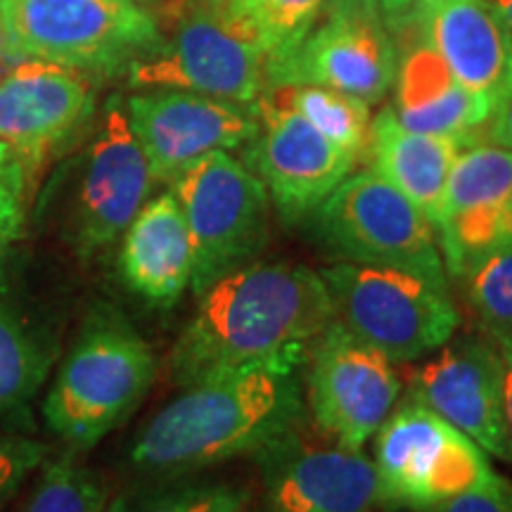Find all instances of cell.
Listing matches in <instances>:
<instances>
[{
    "label": "cell",
    "instance_id": "cell-14",
    "mask_svg": "<svg viewBox=\"0 0 512 512\" xmlns=\"http://www.w3.org/2000/svg\"><path fill=\"white\" fill-rule=\"evenodd\" d=\"M266 512H375V465L323 437L306 415L254 453Z\"/></svg>",
    "mask_w": 512,
    "mask_h": 512
},
{
    "label": "cell",
    "instance_id": "cell-15",
    "mask_svg": "<svg viewBox=\"0 0 512 512\" xmlns=\"http://www.w3.org/2000/svg\"><path fill=\"white\" fill-rule=\"evenodd\" d=\"M124 107L152 176L166 185L207 155L240 150L259 131L256 102L240 105L178 88H140Z\"/></svg>",
    "mask_w": 512,
    "mask_h": 512
},
{
    "label": "cell",
    "instance_id": "cell-11",
    "mask_svg": "<svg viewBox=\"0 0 512 512\" xmlns=\"http://www.w3.org/2000/svg\"><path fill=\"white\" fill-rule=\"evenodd\" d=\"M188 221L195 266L190 290L200 297L223 275L252 264L268 242V192L230 152L195 162L169 185Z\"/></svg>",
    "mask_w": 512,
    "mask_h": 512
},
{
    "label": "cell",
    "instance_id": "cell-38",
    "mask_svg": "<svg viewBox=\"0 0 512 512\" xmlns=\"http://www.w3.org/2000/svg\"><path fill=\"white\" fill-rule=\"evenodd\" d=\"M133 3H140V5H152V3H157V0H133Z\"/></svg>",
    "mask_w": 512,
    "mask_h": 512
},
{
    "label": "cell",
    "instance_id": "cell-13",
    "mask_svg": "<svg viewBox=\"0 0 512 512\" xmlns=\"http://www.w3.org/2000/svg\"><path fill=\"white\" fill-rule=\"evenodd\" d=\"M93 119L95 79L79 69L27 57L0 74V145L29 195Z\"/></svg>",
    "mask_w": 512,
    "mask_h": 512
},
{
    "label": "cell",
    "instance_id": "cell-8",
    "mask_svg": "<svg viewBox=\"0 0 512 512\" xmlns=\"http://www.w3.org/2000/svg\"><path fill=\"white\" fill-rule=\"evenodd\" d=\"M373 439L380 508L432 512L498 475L475 441L413 399L394 406Z\"/></svg>",
    "mask_w": 512,
    "mask_h": 512
},
{
    "label": "cell",
    "instance_id": "cell-2",
    "mask_svg": "<svg viewBox=\"0 0 512 512\" xmlns=\"http://www.w3.org/2000/svg\"><path fill=\"white\" fill-rule=\"evenodd\" d=\"M306 415L299 366H247L185 384L136 434L128 463L145 475H188L254 456Z\"/></svg>",
    "mask_w": 512,
    "mask_h": 512
},
{
    "label": "cell",
    "instance_id": "cell-25",
    "mask_svg": "<svg viewBox=\"0 0 512 512\" xmlns=\"http://www.w3.org/2000/svg\"><path fill=\"white\" fill-rule=\"evenodd\" d=\"M110 489L76 453L48 458L22 512H105Z\"/></svg>",
    "mask_w": 512,
    "mask_h": 512
},
{
    "label": "cell",
    "instance_id": "cell-18",
    "mask_svg": "<svg viewBox=\"0 0 512 512\" xmlns=\"http://www.w3.org/2000/svg\"><path fill=\"white\" fill-rule=\"evenodd\" d=\"M446 275L463 280L472 268L512 249V150L472 143L463 147L437 221Z\"/></svg>",
    "mask_w": 512,
    "mask_h": 512
},
{
    "label": "cell",
    "instance_id": "cell-17",
    "mask_svg": "<svg viewBox=\"0 0 512 512\" xmlns=\"http://www.w3.org/2000/svg\"><path fill=\"white\" fill-rule=\"evenodd\" d=\"M408 399L470 437L486 456L512 463L501 356L491 337L453 335L408 377Z\"/></svg>",
    "mask_w": 512,
    "mask_h": 512
},
{
    "label": "cell",
    "instance_id": "cell-35",
    "mask_svg": "<svg viewBox=\"0 0 512 512\" xmlns=\"http://www.w3.org/2000/svg\"><path fill=\"white\" fill-rule=\"evenodd\" d=\"M226 3L235 12H240V15H245V17H249L254 22L256 12H259L261 5H264V0H226Z\"/></svg>",
    "mask_w": 512,
    "mask_h": 512
},
{
    "label": "cell",
    "instance_id": "cell-6",
    "mask_svg": "<svg viewBox=\"0 0 512 512\" xmlns=\"http://www.w3.org/2000/svg\"><path fill=\"white\" fill-rule=\"evenodd\" d=\"M10 48L93 76L126 74L159 46L152 10L133 0H0Z\"/></svg>",
    "mask_w": 512,
    "mask_h": 512
},
{
    "label": "cell",
    "instance_id": "cell-1",
    "mask_svg": "<svg viewBox=\"0 0 512 512\" xmlns=\"http://www.w3.org/2000/svg\"><path fill=\"white\" fill-rule=\"evenodd\" d=\"M197 299L169 358L181 387L219 370L264 363L302 368L311 344L335 320L320 273L290 261H252Z\"/></svg>",
    "mask_w": 512,
    "mask_h": 512
},
{
    "label": "cell",
    "instance_id": "cell-21",
    "mask_svg": "<svg viewBox=\"0 0 512 512\" xmlns=\"http://www.w3.org/2000/svg\"><path fill=\"white\" fill-rule=\"evenodd\" d=\"M195 252L188 221L171 190L150 197L121 235L119 273L147 304L169 309L190 290Z\"/></svg>",
    "mask_w": 512,
    "mask_h": 512
},
{
    "label": "cell",
    "instance_id": "cell-31",
    "mask_svg": "<svg viewBox=\"0 0 512 512\" xmlns=\"http://www.w3.org/2000/svg\"><path fill=\"white\" fill-rule=\"evenodd\" d=\"M432 512H512V482L496 475L489 484L456 496Z\"/></svg>",
    "mask_w": 512,
    "mask_h": 512
},
{
    "label": "cell",
    "instance_id": "cell-32",
    "mask_svg": "<svg viewBox=\"0 0 512 512\" xmlns=\"http://www.w3.org/2000/svg\"><path fill=\"white\" fill-rule=\"evenodd\" d=\"M486 143L512 150V93L505 98L484 128Z\"/></svg>",
    "mask_w": 512,
    "mask_h": 512
},
{
    "label": "cell",
    "instance_id": "cell-33",
    "mask_svg": "<svg viewBox=\"0 0 512 512\" xmlns=\"http://www.w3.org/2000/svg\"><path fill=\"white\" fill-rule=\"evenodd\" d=\"M494 344L498 349V356H501L505 418H508V430H510V437H512V337H496Z\"/></svg>",
    "mask_w": 512,
    "mask_h": 512
},
{
    "label": "cell",
    "instance_id": "cell-16",
    "mask_svg": "<svg viewBox=\"0 0 512 512\" xmlns=\"http://www.w3.org/2000/svg\"><path fill=\"white\" fill-rule=\"evenodd\" d=\"M256 114L259 131L245 145V164L264 183L268 200L287 223L311 219L361 162L271 93L256 100Z\"/></svg>",
    "mask_w": 512,
    "mask_h": 512
},
{
    "label": "cell",
    "instance_id": "cell-36",
    "mask_svg": "<svg viewBox=\"0 0 512 512\" xmlns=\"http://www.w3.org/2000/svg\"><path fill=\"white\" fill-rule=\"evenodd\" d=\"M498 8H501L503 17H505V24H508V31L512 36V0H496Z\"/></svg>",
    "mask_w": 512,
    "mask_h": 512
},
{
    "label": "cell",
    "instance_id": "cell-30",
    "mask_svg": "<svg viewBox=\"0 0 512 512\" xmlns=\"http://www.w3.org/2000/svg\"><path fill=\"white\" fill-rule=\"evenodd\" d=\"M29 197L27 183L17 166H5L0 171V264L22 235L24 223H27Z\"/></svg>",
    "mask_w": 512,
    "mask_h": 512
},
{
    "label": "cell",
    "instance_id": "cell-19",
    "mask_svg": "<svg viewBox=\"0 0 512 512\" xmlns=\"http://www.w3.org/2000/svg\"><path fill=\"white\" fill-rule=\"evenodd\" d=\"M415 19L448 72L496 112L512 93V36L496 0H420Z\"/></svg>",
    "mask_w": 512,
    "mask_h": 512
},
{
    "label": "cell",
    "instance_id": "cell-24",
    "mask_svg": "<svg viewBox=\"0 0 512 512\" xmlns=\"http://www.w3.org/2000/svg\"><path fill=\"white\" fill-rule=\"evenodd\" d=\"M264 93L275 95L283 105L302 114L318 133L351 152L358 162L366 157L370 121H373L368 102L323 86H283Z\"/></svg>",
    "mask_w": 512,
    "mask_h": 512
},
{
    "label": "cell",
    "instance_id": "cell-4",
    "mask_svg": "<svg viewBox=\"0 0 512 512\" xmlns=\"http://www.w3.org/2000/svg\"><path fill=\"white\" fill-rule=\"evenodd\" d=\"M162 41L128 67L133 88H178L240 105L266 91V48L252 19L226 0H157Z\"/></svg>",
    "mask_w": 512,
    "mask_h": 512
},
{
    "label": "cell",
    "instance_id": "cell-3",
    "mask_svg": "<svg viewBox=\"0 0 512 512\" xmlns=\"http://www.w3.org/2000/svg\"><path fill=\"white\" fill-rule=\"evenodd\" d=\"M157 370L136 325L114 306H93L48 382L41 408L48 432L64 451H88L136 413Z\"/></svg>",
    "mask_w": 512,
    "mask_h": 512
},
{
    "label": "cell",
    "instance_id": "cell-34",
    "mask_svg": "<svg viewBox=\"0 0 512 512\" xmlns=\"http://www.w3.org/2000/svg\"><path fill=\"white\" fill-rule=\"evenodd\" d=\"M384 15H387L392 29H406L418 22L420 0H380Z\"/></svg>",
    "mask_w": 512,
    "mask_h": 512
},
{
    "label": "cell",
    "instance_id": "cell-5",
    "mask_svg": "<svg viewBox=\"0 0 512 512\" xmlns=\"http://www.w3.org/2000/svg\"><path fill=\"white\" fill-rule=\"evenodd\" d=\"M155 183L128 124L124 100L114 95L102 107L83 150L43 192L41 214H53L60 238L88 259L121 240Z\"/></svg>",
    "mask_w": 512,
    "mask_h": 512
},
{
    "label": "cell",
    "instance_id": "cell-37",
    "mask_svg": "<svg viewBox=\"0 0 512 512\" xmlns=\"http://www.w3.org/2000/svg\"><path fill=\"white\" fill-rule=\"evenodd\" d=\"M8 164H10V159H8V152H5V150H3V145H0V171H3L5 166H8Z\"/></svg>",
    "mask_w": 512,
    "mask_h": 512
},
{
    "label": "cell",
    "instance_id": "cell-20",
    "mask_svg": "<svg viewBox=\"0 0 512 512\" xmlns=\"http://www.w3.org/2000/svg\"><path fill=\"white\" fill-rule=\"evenodd\" d=\"M420 38L399 55L394 102L389 105L396 121L408 131L477 143V136L494 117V105L448 72L422 31Z\"/></svg>",
    "mask_w": 512,
    "mask_h": 512
},
{
    "label": "cell",
    "instance_id": "cell-28",
    "mask_svg": "<svg viewBox=\"0 0 512 512\" xmlns=\"http://www.w3.org/2000/svg\"><path fill=\"white\" fill-rule=\"evenodd\" d=\"M325 0H264L254 24L266 48V60L294 46L318 17Z\"/></svg>",
    "mask_w": 512,
    "mask_h": 512
},
{
    "label": "cell",
    "instance_id": "cell-23",
    "mask_svg": "<svg viewBox=\"0 0 512 512\" xmlns=\"http://www.w3.org/2000/svg\"><path fill=\"white\" fill-rule=\"evenodd\" d=\"M55 356L53 335L0 287V413L34 399L48 384Z\"/></svg>",
    "mask_w": 512,
    "mask_h": 512
},
{
    "label": "cell",
    "instance_id": "cell-12",
    "mask_svg": "<svg viewBox=\"0 0 512 512\" xmlns=\"http://www.w3.org/2000/svg\"><path fill=\"white\" fill-rule=\"evenodd\" d=\"M396 363L335 318L304 361V403L311 425L335 444L363 451L401 396Z\"/></svg>",
    "mask_w": 512,
    "mask_h": 512
},
{
    "label": "cell",
    "instance_id": "cell-7",
    "mask_svg": "<svg viewBox=\"0 0 512 512\" xmlns=\"http://www.w3.org/2000/svg\"><path fill=\"white\" fill-rule=\"evenodd\" d=\"M318 273L339 323L394 363L422 361L456 335L451 292L422 275L344 259Z\"/></svg>",
    "mask_w": 512,
    "mask_h": 512
},
{
    "label": "cell",
    "instance_id": "cell-26",
    "mask_svg": "<svg viewBox=\"0 0 512 512\" xmlns=\"http://www.w3.org/2000/svg\"><path fill=\"white\" fill-rule=\"evenodd\" d=\"M249 491L230 482L166 484L110 498L105 512H245Z\"/></svg>",
    "mask_w": 512,
    "mask_h": 512
},
{
    "label": "cell",
    "instance_id": "cell-27",
    "mask_svg": "<svg viewBox=\"0 0 512 512\" xmlns=\"http://www.w3.org/2000/svg\"><path fill=\"white\" fill-rule=\"evenodd\" d=\"M460 283L486 337H512V249L482 261Z\"/></svg>",
    "mask_w": 512,
    "mask_h": 512
},
{
    "label": "cell",
    "instance_id": "cell-29",
    "mask_svg": "<svg viewBox=\"0 0 512 512\" xmlns=\"http://www.w3.org/2000/svg\"><path fill=\"white\" fill-rule=\"evenodd\" d=\"M50 458V448L34 437L0 432V510Z\"/></svg>",
    "mask_w": 512,
    "mask_h": 512
},
{
    "label": "cell",
    "instance_id": "cell-9",
    "mask_svg": "<svg viewBox=\"0 0 512 512\" xmlns=\"http://www.w3.org/2000/svg\"><path fill=\"white\" fill-rule=\"evenodd\" d=\"M392 31L380 0H325L306 34L266 60V91L323 86L375 105L399 69Z\"/></svg>",
    "mask_w": 512,
    "mask_h": 512
},
{
    "label": "cell",
    "instance_id": "cell-10",
    "mask_svg": "<svg viewBox=\"0 0 512 512\" xmlns=\"http://www.w3.org/2000/svg\"><path fill=\"white\" fill-rule=\"evenodd\" d=\"M311 221L320 242L339 259L411 271L448 287L432 221L373 169L344 178Z\"/></svg>",
    "mask_w": 512,
    "mask_h": 512
},
{
    "label": "cell",
    "instance_id": "cell-22",
    "mask_svg": "<svg viewBox=\"0 0 512 512\" xmlns=\"http://www.w3.org/2000/svg\"><path fill=\"white\" fill-rule=\"evenodd\" d=\"M467 145L460 138L408 131L396 121L392 107H384L370 121L366 155L373 171L399 188L437 230L448 176Z\"/></svg>",
    "mask_w": 512,
    "mask_h": 512
},
{
    "label": "cell",
    "instance_id": "cell-39",
    "mask_svg": "<svg viewBox=\"0 0 512 512\" xmlns=\"http://www.w3.org/2000/svg\"><path fill=\"white\" fill-rule=\"evenodd\" d=\"M3 38H5V31H3V22H0V48H3Z\"/></svg>",
    "mask_w": 512,
    "mask_h": 512
}]
</instances>
